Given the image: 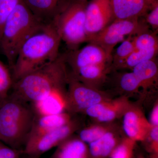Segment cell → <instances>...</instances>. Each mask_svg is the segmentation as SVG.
Returning a JSON list of instances; mask_svg holds the SVG:
<instances>
[{"mask_svg": "<svg viewBox=\"0 0 158 158\" xmlns=\"http://www.w3.org/2000/svg\"><path fill=\"white\" fill-rule=\"evenodd\" d=\"M88 2L72 0L70 4L52 23L62 41L70 50L89 41L85 27V10Z\"/></svg>", "mask_w": 158, "mask_h": 158, "instance_id": "5b68a950", "label": "cell"}, {"mask_svg": "<svg viewBox=\"0 0 158 158\" xmlns=\"http://www.w3.org/2000/svg\"><path fill=\"white\" fill-rule=\"evenodd\" d=\"M32 13L44 23H52L72 0H23Z\"/></svg>", "mask_w": 158, "mask_h": 158, "instance_id": "8fae6325", "label": "cell"}, {"mask_svg": "<svg viewBox=\"0 0 158 158\" xmlns=\"http://www.w3.org/2000/svg\"><path fill=\"white\" fill-rule=\"evenodd\" d=\"M46 24L38 19L23 0H21L6 19L0 37V49L10 69L23 44Z\"/></svg>", "mask_w": 158, "mask_h": 158, "instance_id": "277c9868", "label": "cell"}, {"mask_svg": "<svg viewBox=\"0 0 158 158\" xmlns=\"http://www.w3.org/2000/svg\"><path fill=\"white\" fill-rule=\"evenodd\" d=\"M73 115L68 112L54 115L35 114L29 138L42 135L67 124L73 118Z\"/></svg>", "mask_w": 158, "mask_h": 158, "instance_id": "5bb4252c", "label": "cell"}, {"mask_svg": "<svg viewBox=\"0 0 158 158\" xmlns=\"http://www.w3.org/2000/svg\"><path fill=\"white\" fill-rule=\"evenodd\" d=\"M126 97L112 100L109 102L107 107L100 116L97 118L98 121L107 123L123 116L124 112L130 106Z\"/></svg>", "mask_w": 158, "mask_h": 158, "instance_id": "d6986e66", "label": "cell"}, {"mask_svg": "<svg viewBox=\"0 0 158 158\" xmlns=\"http://www.w3.org/2000/svg\"><path fill=\"white\" fill-rule=\"evenodd\" d=\"M149 122L152 126H158V105L156 104L153 108L150 117Z\"/></svg>", "mask_w": 158, "mask_h": 158, "instance_id": "1f68e13d", "label": "cell"}, {"mask_svg": "<svg viewBox=\"0 0 158 158\" xmlns=\"http://www.w3.org/2000/svg\"><path fill=\"white\" fill-rule=\"evenodd\" d=\"M24 157H23V156L21 158H40V157H37L31 156H27L25 154H24Z\"/></svg>", "mask_w": 158, "mask_h": 158, "instance_id": "d6a6232c", "label": "cell"}, {"mask_svg": "<svg viewBox=\"0 0 158 158\" xmlns=\"http://www.w3.org/2000/svg\"><path fill=\"white\" fill-rule=\"evenodd\" d=\"M114 20L110 0H90L85 10V27L89 40Z\"/></svg>", "mask_w": 158, "mask_h": 158, "instance_id": "ba28073f", "label": "cell"}, {"mask_svg": "<svg viewBox=\"0 0 158 158\" xmlns=\"http://www.w3.org/2000/svg\"><path fill=\"white\" fill-rule=\"evenodd\" d=\"M23 150L15 149L0 141V158H21Z\"/></svg>", "mask_w": 158, "mask_h": 158, "instance_id": "f546056e", "label": "cell"}, {"mask_svg": "<svg viewBox=\"0 0 158 158\" xmlns=\"http://www.w3.org/2000/svg\"><path fill=\"white\" fill-rule=\"evenodd\" d=\"M145 23L152 31L157 34L158 31V1L156 2L143 17Z\"/></svg>", "mask_w": 158, "mask_h": 158, "instance_id": "83f0119b", "label": "cell"}, {"mask_svg": "<svg viewBox=\"0 0 158 158\" xmlns=\"http://www.w3.org/2000/svg\"><path fill=\"white\" fill-rule=\"evenodd\" d=\"M118 81L119 88L126 93H136L141 88L140 82L132 71L121 74Z\"/></svg>", "mask_w": 158, "mask_h": 158, "instance_id": "484cf974", "label": "cell"}, {"mask_svg": "<svg viewBox=\"0 0 158 158\" xmlns=\"http://www.w3.org/2000/svg\"><path fill=\"white\" fill-rule=\"evenodd\" d=\"M35 116L31 104L9 94L0 102V141L24 151Z\"/></svg>", "mask_w": 158, "mask_h": 158, "instance_id": "3957f363", "label": "cell"}, {"mask_svg": "<svg viewBox=\"0 0 158 158\" xmlns=\"http://www.w3.org/2000/svg\"><path fill=\"white\" fill-rule=\"evenodd\" d=\"M111 100H107L93 105L85 110V113L90 117L97 119L104 112Z\"/></svg>", "mask_w": 158, "mask_h": 158, "instance_id": "4dcf8cb0", "label": "cell"}, {"mask_svg": "<svg viewBox=\"0 0 158 158\" xmlns=\"http://www.w3.org/2000/svg\"><path fill=\"white\" fill-rule=\"evenodd\" d=\"M81 128V122L73 118L61 127L29 138L24 148V153L27 156L40 157L44 153L57 147Z\"/></svg>", "mask_w": 158, "mask_h": 158, "instance_id": "52a82bcc", "label": "cell"}, {"mask_svg": "<svg viewBox=\"0 0 158 158\" xmlns=\"http://www.w3.org/2000/svg\"><path fill=\"white\" fill-rule=\"evenodd\" d=\"M72 136L57 146L51 158H89L88 146L86 143L78 137Z\"/></svg>", "mask_w": 158, "mask_h": 158, "instance_id": "2e32d148", "label": "cell"}, {"mask_svg": "<svg viewBox=\"0 0 158 158\" xmlns=\"http://www.w3.org/2000/svg\"><path fill=\"white\" fill-rule=\"evenodd\" d=\"M144 158L143 157H139V158Z\"/></svg>", "mask_w": 158, "mask_h": 158, "instance_id": "d590c367", "label": "cell"}, {"mask_svg": "<svg viewBox=\"0 0 158 158\" xmlns=\"http://www.w3.org/2000/svg\"><path fill=\"white\" fill-rule=\"evenodd\" d=\"M132 72L137 77L143 90L156 88L158 82L157 58L141 62L134 67Z\"/></svg>", "mask_w": 158, "mask_h": 158, "instance_id": "e0dca14e", "label": "cell"}, {"mask_svg": "<svg viewBox=\"0 0 158 158\" xmlns=\"http://www.w3.org/2000/svg\"><path fill=\"white\" fill-rule=\"evenodd\" d=\"M63 55L70 71L88 65L111 63L112 59V57L102 47L91 42L81 48L70 50Z\"/></svg>", "mask_w": 158, "mask_h": 158, "instance_id": "9c48e42d", "label": "cell"}, {"mask_svg": "<svg viewBox=\"0 0 158 158\" xmlns=\"http://www.w3.org/2000/svg\"><path fill=\"white\" fill-rule=\"evenodd\" d=\"M82 1H86V2H88V0H82Z\"/></svg>", "mask_w": 158, "mask_h": 158, "instance_id": "e575fe53", "label": "cell"}, {"mask_svg": "<svg viewBox=\"0 0 158 158\" xmlns=\"http://www.w3.org/2000/svg\"><path fill=\"white\" fill-rule=\"evenodd\" d=\"M13 84L14 80L10 67L0 59V102L9 96Z\"/></svg>", "mask_w": 158, "mask_h": 158, "instance_id": "7402d4cb", "label": "cell"}, {"mask_svg": "<svg viewBox=\"0 0 158 158\" xmlns=\"http://www.w3.org/2000/svg\"><path fill=\"white\" fill-rule=\"evenodd\" d=\"M69 76L64 55L14 82L10 94L32 104L55 91L66 92Z\"/></svg>", "mask_w": 158, "mask_h": 158, "instance_id": "6da1fadb", "label": "cell"}, {"mask_svg": "<svg viewBox=\"0 0 158 158\" xmlns=\"http://www.w3.org/2000/svg\"><path fill=\"white\" fill-rule=\"evenodd\" d=\"M136 142L131 138H122L109 158H132Z\"/></svg>", "mask_w": 158, "mask_h": 158, "instance_id": "d4e9b609", "label": "cell"}, {"mask_svg": "<svg viewBox=\"0 0 158 158\" xmlns=\"http://www.w3.org/2000/svg\"><path fill=\"white\" fill-rule=\"evenodd\" d=\"M62 41L52 23L31 35L23 44L11 70L14 82L59 56Z\"/></svg>", "mask_w": 158, "mask_h": 158, "instance_id": "7a4b0ae2", "label": "cell"}, {"mask_svg": "<svg viewBox=\"0 0 158 158\" xmlns=\"http://www.w3.org/2000/svg\"><path fill=\"white\" fill-rule=\"evenodd\" d=\"M20 1L0 0V37L6 19Z\"/></svg>", "mask_w": 158, "mask_h": 158, "instance_id": "4316f807", "label": "cell"}, {"mask_svg": "<svg viewBox=\"0 0 158 158\" xmlns=\"http://www.w3.org/2000/svg\"><path fill=\"white\" fill-rule=\"evenodd\" d=\"M133 37H129L120 43V44L113 54H112L111 59V68L116 69L118 65L121 64L135 50Z\"/></svg>", "mask_w": 158, "mask_h": 158, "instance_id": "44dd1931", "label": "cell"}, {"mask_svg": "<svg viewBox=\"0 0 158 158\" xmlns=\"http://www.w3.org/2000/svg\"><path fill=\"white\" fill-rule=\"evenodd\" d=\"M66 92L55 91L39 101L31 104L35 114L48 115L65 112V97Z\"/></svg>", "mask_w": 158, "mask_h": 158, "instance_id": "9a60e30c", "label": "cell"}, {"mask_svg": "<svg viewBox=\"0 0 158 158\" xmlns=\"http://www.w3.org/2000/svg\"><path fill=\"white\" fill-rule=\"evenodd\" d=\"M145 141H148L147 148L152 158H158V126L152 127Z\"/></svg>", "mask_w": 158, "mask_h": 158, "instance_id": "f1b7e54d", "label": "cell"}, {"mask_svg": "<svg viewBox=\"0 0 158 158\" xmlns=\"http://www.w3.org/2000/svg\"><path fill=\"white\" fill-rule=\"evenodd\" d=\"M111 63L88 65L73 71H69L74 78L85 85L98 89L106 79Z\"/></svg>", "mask_w": 158, "mask_h": 158, "instance_id": "4fadbf2b", "label": "cell"}, {"mask_svg": "<svg viewBox=\"0 0 158 158\" xmlns=\"http://www.w3.org/2000/svg\"><path fill=\"white\" fill-rule=\"evenodd\" d=\"M112 129L111 127L105 125H96L81 128L78 131H79L78 138L86 144H90Z\"/></svg>", "mask_w": 158, "mask_h": 158, "instance_id": "603a6c76", "label": "cell"}, {"mask_svg": "<svg viewBox=\"0 0 158 158\" xmlns=\"http://www.w3.org/2000/svg\"><path fill=\"white\" fill-rule=\"evenodd\" d=\"M114 19L144 17L153 4L147 0H110Z\"/></svg>", "mask_w": 158, "mask_h": 158, "instance_id": "7c38bea8", "label": "cell"}, {"mask_svg": "<svg viewBox=\"0 0 158 158\" xmlns=\"http://www.w3.org/2000/svg\"><path fill=\"white\" fill-rule=\"evenodd\" d=\"M133 42L137 50L158 48L157 35L151 30L134 36Z\"/></svg>", "mask_w": 158, "mask_h": 158, "instance_id": "cb8c5ba5", "label": "cell"}, {"mask_svg": "<svg viewBox=\"0 0 158 158\" xmlns=\"http://www.w3.org/2000/svg\"><path fill=\"white\" fill-rule=\"evenodd\" d=\"M123 117V127L127 137L136 142L145 141L153 126L142 111L130 105Z\"/></svg>", "mask_w": 158, "mask_h": 158, "instance_id": "30bf717a", "label": "cell"}, {"mask_svg": "<svg viewBox=\"0 0 158 158\" xmlns=\"http://www.w3.org/2000/svg\"><path fill=\"white\" fill-rule=\"evenodd\" d=\"M147 1H148L149 2L151 3V4H153V3L158 1V0H147Z\"/></svg>", "mask_w": 158, "mask_h": 158, "instance_id": "836d02e7", "label": "cell"}, {"mask_svg": "<svg viewBox=\"0 0 158 158\" xmlns=\"http://www.w3.org/2000/svg\"><path fill=\"white\" fill-rule=\"evenodd\" d=\"M65 100V110L74 115L93 105L110 99L98 89L83 84L69 73Z\"/></svg>", "mask_w": 158, "mask_h": 158, "instance_id": "8992f818", "label": "cell"}, {"mask_svg": "<svg viewBox=\"0 0 158 158\" xmlns=\"http://www.w3.org/2000/svg\"><path fill=\"white\" fill-rule=\"evenodd\" d=\"M158 48L151 49H135L127 59L120 64L116 69H132L138 64L157 57Z\"/></svg>", "mask_w": 158, "mask_h": 158, "instance_id": "ffe728a7", "label": "cell"}, {"mask_svg": "<svg viewBox=\"0 0 158 158\" xmlns=\"http://www.w3.org/2000/svg\"><path fill=\"white\" fill-rule=\"evenodd\" d=\"M122 139L110 130L88 146L89 158H109Z\"/></svg>", "mask_w": 158, "mask_h": 158, "instance_id": "ac0fdd59", "label": "cell"}]
</instances>
